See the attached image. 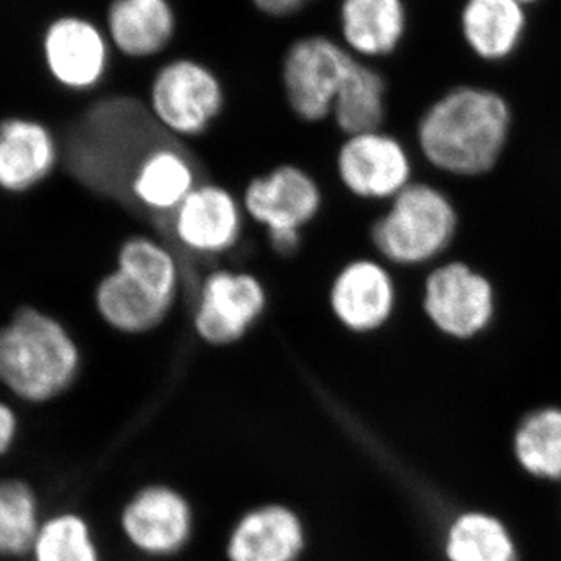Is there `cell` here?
Listing matches in <instances>:
<instances>
[{"instance_id":"obj_24","label":"cell","mask_w":561,"mask_h":561,"mask_svg":"<svg viewBox=\"0 0 561 561\" xmlns=\"http://www.w3.org/2000/svg\"><path fill=\"white\" fill-rule=\"evenodd\" d=\"M516 461L527 474L542 481H561V409L531 412L513 437Z\"/></svg>"},{"instance_id":"obj_1","label":"cell","mask_w":561,"mask_h":561,"mask_svg":"<svg viewBox=\"0 0 561 561\" xmlns=\"http://www.w3.org/2000/svg\"><path fill=\"white\" fill-rule=\"evenodd\" d=\"M512 124L511 105L500 92L463 84L427 106L416 125V146L435 171L474 179L496 168Z\"/></svg>"},{"instance_id":"obj_15","label":"cell","mask_w":561,"mask_h":561,"mask_svg":"<svg viewBox=\"0 0 561 561\" xmlns=\"http://www.w3.org/2000/svg\"><path fill=\"white\" fill-rule=\"evenodd\" d=\"M201 183L186 151L158 142L139 154L127 175L128 194L140 208L169 217Z\"/></svg>"},{"instance_id":"obj_26","label":"cell","mask_w":561,"mask_h":561,"mask_svg":"<svg viewBox=\"0 0 561 561\" xmlns=\"http://www.w3.org/2000/svg\"><path fill=\"white\" fill-rule=\"evenodd\" d=\"M31 557L33 561H102L91 524L76 512L44 518Z\"/></svg>"},{"instance_id":"obj_3","label":"cell","mask_w":561,"mask_h":561,"mask_svg":"<svg viewBox=\"0 0 561 561\" xmlns=\"http://www.w3.org/2000/svg\"><path fill=\"white\" fill-rule=\"evenodd\" d=\"M459 231V213L451 198L431 183L413 181L373 221L370 241L378 257L393 267L434 264Z\"/></svg>"},{"instance_id":"obj_19","label":"cell","mask_w":561,"mask_h":561,"mask_svg":"<svg viewBox=\"0 0 561 561\" xmlns=\"http://www.w3.org/2000/svg\"><path fill=\"white\" fill-rule=\"evenodd\" d=\"M108 36L122 55L151 58L161 54L175 35V13L169 0H113Z\"/></svg>"},{"instance_id":"obj_20","label":"cell","mask_w":561,"mask_h":561,"mask_svg":"<svg viewBox=\"0 0 561 561\" xmlns=\"http://www.w3.org/2000/svg\"><path fill=\"white\" fill-rule=\"evenodd\" d=\"M94 305L103 323L124 335H144L158 330L175 309L116 267L99 280Z\"/></svg>"},{"instance_id":"obj_14","label":"cell","mask_w":561,"mask_h":561,"mask_svg":"<svg viewBox=\"0 0 561 561\" xmlns=\"http://www.w3.org/2000/svg\"><path fill=\"white\" fill-rule=\"evenodd\" d=\"M305 523L294 508L279 502L256 505L232 524L227 561H300L306 549Z\"/></svg>"},{"instance_id":"obj_17","label":"cell","mask_w":561,"mask_h":561,"mask_svg":"<svg viewBox=\"0 0 561 561\" xmlns=\"http://www.w3.org/2000/svg\"><path fill=\"white\" fill-rule=\"evenodd\" d=\"M58 161V146L44 125L27 119L0 124V186L27 191L47 179Z\"/></svg>"},{"instance_id":"obj_22","label":"cell","mask_w":561,"mask_h":561,"mask_svg":"<svg viewBox=\"0 0 561 561\" xmlns=\"http://www.w3.org/2000/svg\"><path fill=\"white\" fill-rule=\"evenodd\" d=\"M387 116V84L381 73L353 62L332 108L331 119L345 136L379 130Z\"/></svg>"},{"instance_id":"obj_18","label":"cell","mask_w":561,"mask_h":561,"mask_svg":"<svg viewBox=\"0 0 561 561\" xmlns=\"http://www.w3.org/2000/svg\"><path fill=\"white\" fill-rule=\"evenodd\" d=\"M341 27L343 43L354 57H389L408 31L404 0H343Z\"/></svg>"},{"instance_id":"obj_2","label":"cell","mask_w":561,"mask_h":561,"mask_svg":"<svg viewBox=\"0 0 561 561\" xmlns=\"http://www.w3.org/2000/svg\"><path fill=\"white\" fill-rule=\"evenodd\" d=\"M79 345L54 317L22 309L0 330V383L22 401L60 397L80 373Z\"/></svg>"},{"instance_id":"obj_13","label":"cell","mask_w":561,"mask_h":561,"mask_svg":"<svg viewBox=\"0 0 561 561\" xmlns=\"http://www.w3.org/2000/svg\"><path fill=\"white\" fill-rule=\"evenodd\" d=\"M44 58L61 87L88 91L105 79L110 44L98 25L79 16L51 22L44 35Z\"/></svg>"},{"instance_id":"obj_10","label":"cell","mask_w":561,"mask_h":561,"mask_svg":"<svg viewBox=\"0 0 561 561\" xmlns=\"http://www.w3.org/2000/svg\"><path fill=\"white\" fill-rule=\"evenodd\" d=\"M119 526L135 551L150 559H171L194 537V508L181 491L165 483H150L124 505Z\"/></svg>"},{"instance_id":"obj_29","label":"cell","mask_w":561,"mask_h":561,"mask_svg":"<svg viewBox=\"0 0 561 561\" xmlns=\"http://www.w3.org/2000/svg\"><path fill=\"white\" fill-rule=\"evenodd\" d=\"M518 2L522 3V5L527 7L531 5V3H537L538 0H518Z\"/></svg>"},{"instance_id":"obj_12","label":"cell","mask_w":561,"mask_h":561,"mask_svg":"<svg viewBox=\"0 0 561 561\" xmlns=\"http://www.w3.org/2000/svg\"><path fill=\"white\" fill-rule=\"evenodd\" d=\"M168 219L181 249L195 256L217 257L242 241L247 216L234 192L224 184L201 181Z\"/></svg>"},{"instance_id":"obj_4","label":"cell","mask_w":561,"mask_h":561,"mask_svg":"<svg viewBox=\"0 0 561 561\" xmlns=\"http://www.w3.org/2000/svg\"><path fill=\"white\" fill-rule=\"evenodd\" d=\"M241 201L247 219L264 228L272 250L287 257L300 250L302 231L320 216L324 195L311 172L280 164L251 179Z\"/></svg>"},{"instance_id":"obj_28","label":"cell","mask_w":561,"mask_h":561,"mask_svg":"<svg viewBox=\"0 0 561 561\" xmlns=\"http://www.w3.org/2000/svg\"><path fill=\"white\" fill-rule=\"evenodd\" d=\"M311 2L312 0H253L257 10L275 18L290 16Z\"/></svg>"},{"instance_id":"obj_27","label":"cell","mask_w":561,"mask_h":561,"mask_svg":"<svg viewBox=\"0 0 561 561\" xmlns=\"http://www.w3.org/2000/svg\"><path fill=\"white\" fill-rule=\"evenodd\" d=\"M20 434V420L7 402L0 401V459L13 449Z\"/></svg>"},{"instance_id":"obj_7","label":"cell","mask_w":561,"mask_h":561,"mask_svg":"<svg viewBox=\"0 0 561 561\" xmlns=\"http://www.w3.org/2000/svg\"><path fill=\"white\" fill-rule=\"evenodd\" d=\"M267 306V287L260 276L239 268H214L198 284L192 328L206 345H236L260 323Z\"/></svg>"},{"instance_id":"obj_11","label":"cell","mask_w":561,"mask_h":561,"mask_svg":"<svg viewBox=\"0 0 561 561\" xmlns=\"http://www.w3.org/2000/svg\"><path fill=\"white\" fill-rule=\"evenodd\" d=\"M328 305L343 330L356 335L382 331L398 308V284L381 257L350 260L332 276Z\"/></svg>"},{"instance_id":"obj_16","label":"cell","mask_w":561,"mask_h":561,"mask_svg":"<svg viewBox=\"0 0 561 561\" xmlns=\"http://www.w3.org/2000/svg\"><path fill=\"white\" fill-rule=\"evenodd\" d=\"M460 28L476 57L505 61L519 49L526 35V7L518 0H465Z\"/></svg>"},{"instance_id":"obj_6","label":"cell","mask_w":561,"mask_h":561,"mask_svg":"<svg viewBox=\"0 0 561 561\" xmlns=\"http://www.w3.org/2000/svg\"><path fill=\"white\" fill-rule=\"evenodd\" d=\"M421 305L440 334L454 341H472L493 324L496 289L485 273L467 262H440L424 279Z\"/></svg>"},{"instance_id":"obj_8","label":"cell","mask_w":561,"mask_h":561,"mask_svg":"<svg viewBox=\"0 0 561 561\" xmlns=\"http://www.w3.org/2000/svg\"><path fill=\"white\" fill-rule=\"evenodd\" d=\"M356 57L328 36H306L287 49L280 80L287 105L306 124L330 119Z\"/></svg>"},{"instance_id":"obj_25","label":"cell","mask_w":561,"mask_h":561,"mask_svg":"<svg viewBox=\"0 0 561 561\" xmlns=\"http://www.w3.org/2000/svg\"><path fill=\"white\" fill-rule=\"evenodd\" d=\"M38 494L18 478L0 479V557L31 556L41 524Z\"/></svg>"},{"instance_id":"obj_5","label":"cell","mask_w":561,"mask_h":561,"mask_svg":"<svg viewBox=\"0 0 561 561\" xmlns=\"http://www.w3.org/2000/svg\"><path fill=\"white\" fill-rule=\"evenodd\" d=\"M225 103L227 95L217 73L192 58L169 61L151 80V119L175 138H201L219 121Z\"/></svg>"},{"instance_id":"obj_21","label":"cell","mask_w":561,"mask_h":561,"mask_svg":"<svg viewBox=\"0 0 561 561\" xmlns=\"http://www.w3.org/2000/svg\"><path fill=\"white\" fill-rule=\"evenodd\" d=\"M116 268L160 300L179 302L183 272L176 254L160 239L147 234L125 239L117 249Z\"/></svg>"},{"instance_id":"obj_23","label":"cell","mask_w":561,"mask_h":561,"mask_svg":"<svg viewBox=\"0 0 561 561\" xmlns=\"http://www.w3.org/2000/svg\"><path fill=\"white\" fill-rule=\"evenodd\" d=\"M449 561H516L511 531L496 516L483 512L461 513L446 535Z\"/></svg>"},{"instance_id":"obj_9","label":"cell","mask_w":561,"mask_h":561,"mask_svg":"<svg viewBox=\"0 0 561 561\" xmlns=\"http://www.w3.org/2000/svg\"><path fill=\"white\" fill-rule=\"evenodd\" d=\"M335 175L354 198L373 203L393 201L415 181L411 151L382 128L345 136L335 153Z\"/></svg>"}]
</instances>
